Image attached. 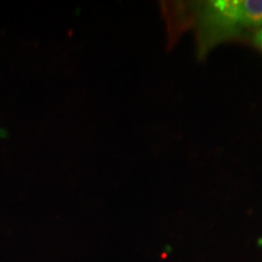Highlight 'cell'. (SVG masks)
I'll return each mask as SVG.
<instances>
[{"mask_svg":"<svg viewBox=\"0 0 262 262\" xmlns=\"http://www.w3.org/2000/svg\"><path fill=\"white\" fill-rule=\"evenodd\" d=\"M262 26V0H215L199 16L202 52L228 37Z\"/></svg>","mask_w":262,"mask_h":262,"instance_id":"obj_1","label":"cell"},{"mask_svg":"<svg viewBox=\"0 0 262 262\" xmlns=\"http://www.w3.org/2000/svg\"><path fill=\"white\" fill-rule=\"evenodd\" d=\"M9 136H10V131L4 126H0V141L9 139Z\"/></svg>","mask_w":262,"mask_h":262,"instance_id":"obj_2","label":"cell"},{"mask_svg":"<svg viewBox=\"0 0 262 262\" xmlns=\"http://www.w3.org/2000/svg\"><path fill=\"white\" fill-rule=\"evenodd\" d=\"M256 40H257L258 44H260V47L262 48V29H261L260 32H258V34H257V37H256Z\"/></svg>","mask_w":262,"mask_h":262,"instance_id":"obj_3","label":"cell"}]
</instances>
